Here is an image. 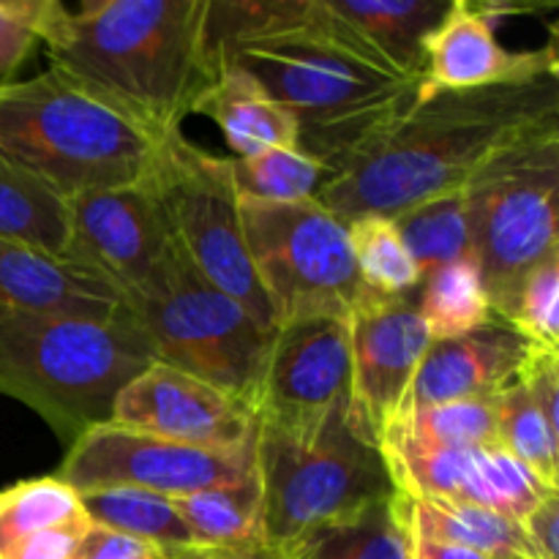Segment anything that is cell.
<instances>
[{
    "instance_id": "cell-1",
    "label": "cell",
    "mask_w": 559,
    "mask_h": 559,
    "mask_svg": "<svg viewBox=\"0 0 559 559\" xmlns=\"http://www.w3.org/2000/svg\"><path fill=\"white\" fill-rule=\"evenodd\" d=\"M549 129H559V74L418 98L328 178L317 202L347 224L393 218L464 191L500 153Z\"/></svg>"
},
{
    "instance_id": "cell-2",
    "label": "cell",
    "mask_w": 559,
    "mask_h": 559,
    "mask_svg": "<svg viewBox=\"0 0 559 559\" xmlns=\"http://www.w3.org/2000/svg\"><path fill=\"white\" fill-rule=\"evenodd\" d=\"M238 69L298 123V147L338 173L415 102L418 82L393 69L328 0H293L276 25L213 55V74Z\"/></svg>"
},
{
    "instance_id": "cell-3",
    "label": "cell",
    "mask_w": 559,
    "mask_h": 559,
    "mask_svg": "<svg viewBox=\"0 0 559 559\" xmlns=\"http://www.w3.org/2000/svg\"><path fill=\"white\" fill-rule=\"evenodd\" d=\"M202 22L205 0H55L41 44L49 69L164 140L213 82Z\"/></svg>"
},
{
    "instance_id": "cell-4",
    "label": "cell",
    "mask_w": 559,
    "mask_h": 559,
    "mask_svg": "<svg viewBox=\"0 0 559 559\" xmlns=\"http://www.w3.org/2000/svg\"><path fill=\"white\" fill-rule=\"evenodd\" d=\"M153 360L131 317L98 322L0 309V396L41 415L66 451L109 424L115 396Z\"/></svg>"
},
{
    "instance_id": "cell-5",
    "label": "cell",
    "mask_w": 559,
    "mask_h": 559,
    "mask_svg": "<svg viewBox=\"0 0 559 559\" xmlns=\"http://www.w3.org/2000/svg\"><path fill=\"white\" fill-rule=\"evenodd\" d=\"M158 142L55 69L0 82V156L66 202L142 183Z\"/></svg>"
},
{
    "instance_id": "cell-6",
    "label": "cell",
    "mask_w": 559,
    "mask_h": 559,
    "mask_svg": "<svg viewBox=\"0 0 559 559\" xmlns=\"http://www.w3.org/2000/svg\"><path fill=\"white\" fill-rule=\"evenodd\" d=\"M254 469L262 486V535L282 559L317 530L396 495L380 445L355 426L349 402L309 437L257 424Z\"/></svg>"
},
{
    "instance_id": "cell-7",
    "label": "cell",
    "mask_w": 559,
    "mask_h": 559,
    "mask_svg": "<svg viewBox=\"0 0 559 559\" xmlns=\"http://www.w3.org/2000/svg\"><path fill=\"white\" fill-rule=\"evenodd\" d=\"M126 306L156 364L200 377L254 413L273 331L213 287L175 240Z\"/></svg>"
},
{
    "instance_id": "cell-8",
    "label": "cell",
    "mask_w": 559,
    "mask_h": 559,
    "mask_svg": "<svg viewBox=\"0 0 559 559\" xmlns=\"http://www.w3.org/2000/svg\"><path fill=\"white\" fill-rule=\"evenodd\" d=\"M462 194L491 314L502 320L524 273L559 251V129L508 147Z\"/></svg>"
},
{
    "instance_id": "cell-9",
    "label": "cell",
    "mask_w": 559,
    "mask_h": 559,
    "mask_svg": "<svg viewBox=\"0 0 559 559\" xmlns=\"http://www.w3.org/2000/svg\"><path fill=\"white\" fill-rule=\"evenodd\" d=\"M142 183L197 271L238 300L265 331H276V317L246 251L229 158L211 156L186 140L183 131H173L158 142Z\"/></svg>"
},
{
    "instance_id": "cell-10",
    "label": "cell",
    "mask_w": 559,
    "mask_h": 559,
    "mask_svg": "<svg viewBox=\"0 0 559 559\" xmlns=\"http://www.w3.org/2000/svg\"><path fill=\"white\" fill-rule=\"evenodd\" d=\"M240 227L276 325L311 314H353L364 287L347 222L317 200H240Z\"/></svg>"
},
{
    "instance_id": "cell-11",
    "label": "cell",
    "mask_w": 559,
    "mask_h": 559,
    "mask_svg": "<svg viewBox=\"0 0 559 559\" xmlns=\"http://www.w3.org/2000/svg\"><path fill=\"white\" fill-rule=\"evenodd\" d=\"M254 473V442L235 451L178 445L140 431L102 424L66 451L55 473L76 495L98 489H142L180 500L197 491L235 484Z\"/></svg>"
},
{
    "instance_id": "cell-12",
    "label": "cell",
    "mask_w": 559,
    "mask_h": 559,
    "mask_svg": "<svg viewBox=\"0 0 559 559\" xmlns=\"http://www.w3.org/2000/svg\"><path fill=\"white\" fill-rule=\"evenodd\" d=\"M349 317L311 314L276 325L254 402L257 424L309 437L349 402Z\"/></svg>"
},
{
    "instance_id": "cell-13",
    "label": "cell",
    "mask_w": 559,
    "mask_h": 559,
    "mask_svg": "<svg viewBox=\"0 0 559 559\" xmlns=\"http://www.w3.org/2000/svg\"><path fill=\"white\" fill-rule=\"evenodd\" d=\"M380 451L399 495L451 506H478L522 524L549 495L522 464L500 445L437 448L402 431H385Z\"/></svg>"
},
{
    "instance_id": "cell-14",
    "label": "cell",
    "mask_w": 559,
    "mask_h": 559,
    "mask_svg": "<svg viewBox=\"0 0 559 559\" xmlns=\"http://www.w3.org/2000/svg\"><path fill=\"white\" fill-rule=\"evenodd\" d=\"M429 344L431 336L415 309L413 295L382 298L366 289L360 293L349 314V415L377 445L404 415L409 388Z\"/></svg>"
},
{
    "instance_id": "cell-15",
    "label": "cell",
    "mask_w": 559,
    "mask_h": 559,
    "mask_svg": "<svg viewBox=\"0 0 559 559\" xmlns=\"http://www.w3.org/2000/svg\"><path fill=\"white\" fill-rule=\"evenodd\" d=\"M109 424L207 451L251 445L257 429L254 413L238 399L156 360L115 396Z\"/></svg>"
},
{
    "instance_id": "cell-16",
    "label": "cell",
    "mask_w": 559,
    "mask_h": 559,
    "mask_svg": "<svg viewBox=\"0 0 559 559\" xmlns=\"http://www.w3.org/2000/svg\"><path fill=\"white\" fill-rule=\"evenodd\" d=\"M71 257L102 271L129 298L169 246V229L145 183L69 200Z\"/></svg>"
},
{
    "instance_id": "cell-17",
    "label": "cell",
    "mask_w": 559,
    "mask_h": 559,
    "mask_svg": "<svg viewBox=\"0 0 559 559\" xmlns=\"http://www.w3.org/2000/svg\"><path fill=\"white\" fill-rule=\"evenodd\" d=\"M559 74L557 38L540 49L511 52L497 38L495 22L478 3L453 0L440 25L426 38V66L418 82V98L440 93L480 91Z\"/></svg>"
},
{
    "instance_id": "cell-18",
    "label": "cell",
    "mask_w": 559,
    "mask_h": 559,
    "mask_svg": "<svg viewBox=\"0 0 559 559\" xmlns=\"http://www.w3.org/2000/svg\"><path fill=\"white\" fill-rule=\"evenodd\" d=\"M0 309L129 320L123 293L80 257H55L0 235Z\"/></svg>"
},
{
    "instance_id": "cell-19",
    "label": "cell",
    "mask_w": 559,
    "mask_h": 559,
    "mask_svg": "<svg viewBox=\"0 0 559 559\" xmlns=\"http://www.w3.org/2000/svg\"><path fill=\"white\" fill-rule=\"evenodd\" d=\"M533 349L535 344L497 317L464 336L431 342L409 388L404 413L431 404L497 396L516 385Z\"/></svg>"
},
{
    "instance_id": "cell-20",
    "label": "cell",
    "mask_w": 559,
    "mask_h": 559,
    "mask_svg": "<svg viewBox=\"0 0 559 559\" xmlns=\"http://www.w3.org/2000/svg\"><path fill=\"white\" fill-rule=\"evenodd\" d=\"M87 530L80 495L55 475L0 491V559H69Z\"/></svg>"
},
{
    "instance_id": "cell-21",
    "label": "cell",
    "mask_w": 559,
    "mask_h": 559,
    "mask_svg": "<svg viewBox=\"0 0 559 559\" xmlns=\"http://www.w3.org/2000/svg\"><path fill=\"white\" fill-rule=\"evenodd\" d=\"M194 115H205L222 129L235 158H249L271 147H298V123L265 93L260 82L238 69H222L197 98Z\"/></svg>"
},
{
    "instance_id": "cell-22",
    "label": "cell",
    "mask_w": 559,
    "mask_h": 559,
    "mask_svg": "<svg viewBox=\"0 0 559 559\" xmlns=\"http://www.w3.org/2000/svg\"><path fill=\"white\" fill-rule=\"evenodd\" d=\"M347 25L385 55L393 69L420 82L426 38L435 33L453 0H328Z\"/></svg>"
},
{
    "instance_id": "cell-23",
    "label": "cell",
    "mask_w": 559,
    "mask_h": 559,
    "mask_svg": "<svg viewBox=\"0 0 559 559\" xmlns=\"http://www.w3.org/2000/svg\"><path fill=\"white\" fill-rule=\"evenodd\" d=\"M284 559H413L404 497L393 495L295 546Z\"/></svg>"
},
{
    "instance_id": "cell-24",
    "label": "cell",
    "mask_w": 559,
    "mask_h": 559,
    "mask_svg": "<svg viewBox=\"0 0 559 559\" xmlns=\"http://www.w3.org/2000/svg\"><path fill=\"white\" fill-rule=\"evenodd\" d=\"M404 497V495H402ZM409 530L420 538L464 546L491 559H540L522 524L478 506H451L404 497Z\"/></svg>"
},
{
    "instance_id": "cell-25",
    "label": "cell",
    "mask_w": 559,
    "mask_h": 559,
    "mask_svg": "<svg viewBox=\"0 0 559 559\" xmlns=\"http://www.w3.org/2000/svg\"><path fill=\"white\" fill-rule=\"evenodd\" d=\"M0 235L71 257L69 202L5 156H0Z\"/></svg>"
},
{
    "instance_id": "cell-26",
    "label": "cell",
    "mask_w": 559,
    "mask_h": 559,
    "mask_svg": "<svg viewBox=\"0 0 559 559\" xmlns=\"http://www.w3.org/2000/svg\"><path fill=\"white\" fill-rule=\"evenodd\" d=\"M413 300L431 342L464 336L495 320L475 257L448 262L420 276Z\"/></svg>"
},
{
    "instance_id": "cell-27",
    "label": "cell",
    "mask_w": 559,
    "mask_h": 559,
    "mask_svg": "<svg viewBox=\"0 0 559 559\" xmlns=\"http://www.w3.org/2000/svg\"><path fill=\"white\" fill-rule=\"evenodd\" d=\"M197 546L262 544V486L257 469L235 484L173 500Z\"/></svg>"
},
{
    "instance_id": "cell-28",
    "label": "cell",
    "mask_w": 559,
    "mask_h": 559,
    "mask_svg": "<svg viewBox=\"0 0 559 559\" xmlns=\"http://www.w3.org/2000/svg\"><path fill=\"white\" fill-rule=\"evenodd\" d=\"M91 524L129 538L147 540L158 546L164 555H175L194 544L173 500L142 489H98L80 495Z\"/></svg>"
},
{
    "instance_id": "cell-29",
    "label": "cell",
    "mask_w": 559,
    "mask_h": 559,
    "mask_svg": "<svg viewBox=\"0 0 559 559\" xmlns=\"http://www.w3.org/2000/svg\"><path fill=\"white\" fill-rule=\"evenodd\" d=\"M393 224L402 233L404 246L413 254L420 276L431 273L435 267L448 265V262L475 257L462 191L418 202V205L393 216Z\"/></svg>"
},
{
    "instance_id": "cell-30",
    "label": "cell",
    "mask_w": 559,
    "mask_h": 559,
    "mask_svg": "<svg viewBox=\"0 0 559 559\" xmlns=\"http://www.w3.org/2000/svg\"><path fill=\"white\" fill-rule=\"evenodd\" d=\"M238 200L287 202L317 200L331 173L300 147H271L249 158H229Z\"/></svg>"
},
{
    "instance_id": "cell-31",
    "label": "cell",
    "mask_w": 559,
    "mask_h": 559,
    "mask_svg": "<svg viewBox=\"0 0 559 559\" xmlns=\"http://www.w3.org/2000/svg\"><path fill=\"white\" fill-rule=\"evenodd\" d=\"M360 287L382 298H407L418 289L420 271L402 233L385 216H360L347 224Z\"/></svg>"
},
{
    "instance_id": "cell-32",
    "label": "cell",
    "mask_w": 559,
    "mask_h": 559,
    "mask_svg": "<svg viewBox=\"0 0 559 559\" xmlns=\"http://www.w3.org/2000/svg\"><path fill=\"white\" fill-rule=\"evenodd\" d=\"M497 415V445L516 459L540 486L559 491V437L546 426L524 388L511 385L491 396Z\"/></svg>"
},
{
    "instance_id": "cell-33",
    "label": "cell",
    "mask_w": 559,
    "mask_h": 559,
    "mask_svg": "<svg viewBox=\"0 0 559 559\" xmlns=\"http://www.w3.org/2000/svg\"><path fill=\"white\" fill-rule=\"evenodd\" d=\"M388 431H402L413 440L437 448H491L497 445L495 402L467 399V402L407 409Z\"/></svg>"
},
{
    "instance_id": "cell-34",
    "label": "cell",
    "mask_w": 559,
    "mask_h": 559,
    "mask_svg": "<svg viewBox=\"0 0 559 559\" xmlns=\"http://www.w3.org/2000/svg\"><path fill=\"white\" fill-rule=\"evenodd\" d=\"M502 322L535 347L559 353V251L524 273Z\"/></svg>"
},
{
    "instance_id": "cell-35",
    "label": "cell",
    "mask_w": 559,
    "mask_h": 559,
    "mask_svg": "<svg viewBox=\"0 0 559 559\" xmlns=\"http://www.w3.org/2000/svg\"><path fill=\"white\" fill-rule=\"evenodd\" d=\"M55 0H0V82L14 80L41 44Z\"/></svg>"
},
{
    "instance_id": "cell-36",
    "label": "cell",
    "mask_w": 559,
    "mask_h": 559,
    "mask_svg": "<svg viewBox=\"0 0 559 559\" xmlns=\"http://www.w3.org/2000/svg\"><path fill=\"white\" fill-rule=\"evenodd\" d=\"M519 385L544 415L546 426L559 437V353L535 347L519 374Z\"/></svg>"
},
{
    "instance_id": "cell-37",
    "label": "cell",
    "mask_w": 559,
    "mask_h": 559,
    "mask_svg": "<svg viewBox=\"0 0 559 559\" xmlns=\"http://www.w3.org/2000/svg\"><path fill=\"white\" fill-rule=\"evenodd\" d=\"M69 559H167L158 546L91 524Z\"/></svg>"
},
{
    "instance_id": "cell-38",
    "label": "cell",
    "mask_w": 559,
    "mask_h": 559,
    "mask_svg": "<svg viewBox=\"0 0 559 559\" xmlns=\"http://www.w3.org/2000/svg\"><path fill=\"white\" fill-rule=\"evenodd\" d=\"M522 530L540 559H559V495H549L522 519Z\"/></svg>"
},
{
    "instance_id": "cell-39",
    "label": "cell",
    "mask_w": 559,
    "mask_h": 559,
    "mask_svg": "<svg viewBox=\"0 0 559 559\" xmlns=\"http://www.w3.org/2000/svg\"><path fill=\"white\" fill-rule=\"evenodd\" d=\"M167 559H282L271 546L246 544V546H189L183 551L167 555Z\"/></svg>"
},
{
    "instance_id": "cell-40",
    "label": "cell",
    "mask_w": 559,
    "mask_h": 559,
    "mask_svg": "<svg viewBox=\"0 0 559 559\" xmlns=\"http://www.w3.org/2000/svg\"><path fill=\"white\" fill-rule=\"evenodd\" d=\"M413 559H491V557L480 555V551L475 549H464V546L420 538V535L413 533Z\"/></svg>"
}]
</instances>
